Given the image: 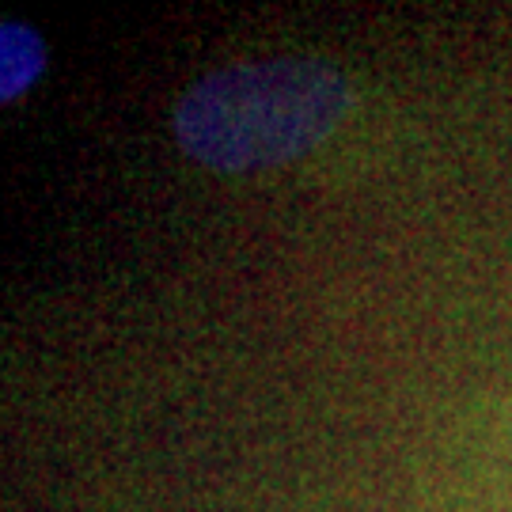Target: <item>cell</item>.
I'll use <instances>...</instances> for the list:
<instances>
[{
    "mask_svg": "<svg viewBox=\"0 0 512 512\" xmlns=\"http://www.w3.org/2000/svg\"><path fill=\"white\" fill-rule=\"evenodd\" d=\"M349 84L319 57H262L194 80L171 110L186 156L217 171L289 164L346 118Z\"/></svg>",
    "mask_w": 512,
    "mask_h": 512,
    "instance_id": "obj_1",
    "label": "cell"
},
{
    "mask_svg": "<svg viewBox=\"0 0 512 512\" xmlns=\"http://www.w3.org/2000/svg\"><path fill=\"white\" fill-rule=\"evenodd\" d=\"M46 69V42L31 23L4 19L0 23V99L12 103Z\"/></svg>",
    "mask_w": 512,
    "mask_h": 512,
    "instance_id": "obj_2",
    "label": "cell"
}]
</instances>
